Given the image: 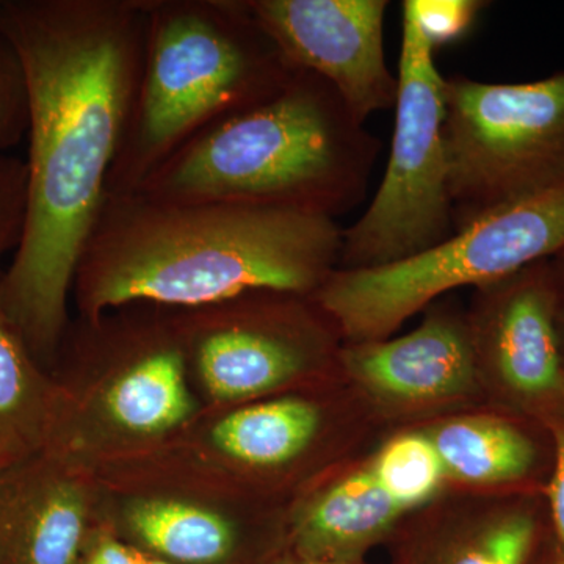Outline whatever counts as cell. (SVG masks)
<instances>
[{
  "label": "cell",
  "instance_id": "obj_1",
  "mask_svg": "<svg viewBox=\"0 0 564 564\" xmlns=\"http://www.w3.org/2000/svg\"><path fill=\"white\" fill-rule=\"evenodd\" d=\"M29 87L28 212L0 307L36 361L69 325L82 251L104 199L143 63V0H0Z\"/></svg>",
  "mask_w": 564,
  "mask_h": 564
},
{
  "label": "cell",
  "instance_id": "obj_2",
  "mask_svg": "<svg viewBox=\"0 0 564 564\" xmlns=\"http://www.w3.org/2000/svg\"><path fill=\"white\" fill-rule=\"evenodd\" d=\"M344 229L303 212L106 195L73 293L82 317L151 304L198 310L251 292L315 295L339 267Z\"/></svg>",
  "mask_w": 564,
  "mask_h": 564
},
{
  "label": "cell",
  "instance_id": "obj_3",
  "mask_svg": "<svg viewBox=\"0 0 564 564\" xmlns=\"http://www.w3.org/2000/svg\"><path fill=\"white\" fill-rule=\"evenodd\" d=\"M381 144L328 80L299 69L274 98L193 137L139 192L336 220L366 198Z\"/></svg>",
  "mask_w": 564,
  "mask_h": 564
},
{
  "label": "cell",
  "instance_id": "obj_4",
  "mask_svg": "<svg viewBox=\"0 0 564 564\" xmlns=\"http://www.w3.org/2000/svg\"><path fill=\"white\" fill-rule=\"evenodd\" d=\"M139 88L107 195L139 192L187 141L269 101L296 73L248 0H143Z\"/></svg>",
  "mask_w": 564,
  "mask_h": 564
},
{
  "label": "cell",
  "instance_id": "obj_5",
  "mask_svg": "<svg viewBox=\"0 0 564 564\" xmlns=\"http://www.w3.org/2000/svg\"><path fill=\"white\" fill-rule=\"evenodd\" d=\"M564 248V184L484 215L432 250L334 270L314 299L348 344L389 339L408 318L466 285L484 288Z\"/></svg>",
  "mask_w": 564,
  "mask_h": 564
},
{
  "label": "cell",
  "instance_id": "obj_6",
  "mask_svg": "<svg viewBox=\"0 0 564 564\" xmlns=\"http://www.w3.org/2000/svg\"><path fill=\"white\" fill-rule=\"evenodd\" d=\"M445 151L455 232L564 184V69L524 84L445 79Z\"/></svg>",
  "mask_w": 564,
  "mask_h": 564
},
{
  "label": "cell",
  "instance_id": "obj_7",
  "mask_svg": "<svg viewBox=\"0 0 564 564\" xmlns=\"http://www.w3.org/2000/svg\"><path fill=\"white\" fill-rule=\"evenodd\" d=\"M402 33L391 155L372 203L344 229L337 269L404 261L455 234L444 140L445 77L408 0Z\"/></svg>",
  "mask_w": 564,
  "mask_h": 564
},
{
  "label": "cell",
  "instance_id": "obj_8",
  "mask_svg": "<svg viewBox=\"0 0 564 564\" xmlns=\"http://www.w3.org/2000/svg\"><path fill=\"white\" fill-rule=\"evenodd\" d=\"M176 313L185 356L221 402L276 391L328 361L343 337L317 300L300 293L251 292Z\"/></svg>",
  "mask_w": 564,
  "mask_h": 564
},
{
  "label": "cell",
  "instance_id": "obj_9",
  "mask_svg": "<svg viewBox=\"0 0 564 564\" xmlns=\"http://www.w3.org/2000/svg\"><path fill=\"white\" fill-rule=\"evenodd\" d=\"M469 321L478 370L516 415L540 422L564 400L549 259L478 288Z\"/></svg>",
  "mask_w": 564,
  "mask_h": 564
},
{
  "label": "cell",
  "instance_id": "obj_10",
  "mask_svg": "<svg viewBox=\"0 0 564 564\" xmlns=\"http://www.w3.org/2000/svg\"><path fill=\"white\" fill-rule=\"evenodd\" d=\"M296 69L313 70L366 124L395 107L399 79L386 63L388 0H248Z\"/></svg>",
  "mask_w": 564,
  "mask_h": 564
},
{
  "label": "cell",
  "instance_id": "obj_11",
  "mask_svg": "<svg viewBox=\"0 0 564 564\" xmlns=\"http://www.w3.org/2000/svg\"><path fill=\"white\" fill-rule=\"evenodd\" d=\"M339 359L356 383L395 406L454 402L477 383L469 321L451 306L434 307L419 328L395 339L347 344Z\"/></svg>",
  "mask_w": 564,
  "mask_h": 564
},
{
  "label": "cell",
  "instance_id": "obj_12",
  "mask_svg": "<svg viewBox=\"0 0 564 564\" xmlns=\"http://www.w3.org/2000/svg\"><path fill=\"white\" fill-rule=\"evenodd\" d=\"M90 496L52 448L0 467V564H80Z\"/></svg>",
  "mask_w": 564,
  "mask_h": 564
},
{
  "label": "cell",
  "instance_id": "obj_13",
  "mask_svg": "<svg viewBox=\"0 0 564 564\" xmlns=\"http://www.w3.org/2000/svg\"><path fill=\"white\" fill-rule=\"evenodd\" d=\"M508 417H462L441 423L426 436L445 475L464 484L507 486L519 494H543L554 463L544 425Z\"/></svg>",
  "mask_w": 564,
  "mask_h": 564
},
{
  "label": "cell",
  "instance_id": "obj_14",
  "mask_svg": "<svg viewBox=\"0 0 564 564\" xmlns=\"http://www.w3.org/2000/svg\"><path fill=\"white\" fill-rule=\"evenodd\" d=\"M402 514L367 467L323 489L304 507L295 521L296 551L303 560L359 563Z\"/></svg>",
  "mask_w": 564,
  "mask_h": 564
},
{
  "label": "cell",
  "instance_id": "obj_15",
  "mask_svg": "<svg viewBox=\"0 0 564 564\" xmlns=\"http://www.w3.org/2000/svg\"><path fill=\"white\" fill-rule=\"evenodd\" d=\"M0 307V467L50 447L58 397Z\"/></svg>",
  "mask_w": 564,
  "mask_h": 564
},
{
  "label": "cell",
  "instance_id": "obj_16",
  "mask_svg": "<svg viewBox=\"0 0 564 564\" xmlns=\"http://www.w3.org/2000/svg\"><path fill=\"white\" fill-rule=\"evenodd\" d=\"M122 524L150 556L174 564H226L239 543L228 516L169 497L133 500L122 513Z\"/></svg>",
  "mask_w": 564,
  "mask_h": 564
},
{
  "label": "cell",
  "instance_id": "obj_17",
  "mask_svg": "<svg viewBox=\"0 0 564 564\" xmlns=\"http://www.w3.org/2000/svg\"><path fill=\"white\" fill-rule=\"evenodd\" d=\"M321 429V413L307 400L284 397L240 408L210 433L215 451L250 467H278L310 447Z\"/></svg>",
  "mask_w": 564,
  "mask_h": 564
},
{
  "label": "cell",
  "instance_id": "obj_18",
  "mask_svg": "<svg viewBox=\"0 0 564 564\" xmlns=\"http://www.w3.org/2000/svg\"><path fill=\"white\" fill-rule=\"evenodd\" d=\"M540 494L484 516L452 545L443 564H530L544 544L545 524Z\"/></svg>",
  "mask_w": 564,
  "mask_h": 564
},
{
  "label": "cell",
  "instance_id": "obj_19",
  "mask_svg": "<svg viewBox=\"0 0 564 564\" xmlns=\"http://www.w3.org/2000/svg\"><path fill=\"white\" fill-rule=\"evenodd\" d=\"M370 467L378 484L403 513L429 502L445 477L440 454L426 434L395 437Z\"/></svg>",
  "mask_w": 564,
  "mask_h": 564
},
{
  "label": "cell",
  "instance_id": "obj_20",
  "mask_svg": "<svg viewBox=\"0 0 564 564\" xmlns=\"http://www.w3.org/2000/svg\"><path fill=\"white\" fill-rule=\"evenodd\" d=\"M28 131V76L20 52L0 29V154H10Z\"/></svg>",
  "mask_w": 564,
  "mask_h": 564
},
{
  "label": "cell",
  "instance_id": "obj_21",
  "mask_svg": "<svg viewBox=\"0 0 564 564\" xmlns=\"http://www.w3.org/2000/svg\"><path fill=\"white\" fill-rule=\"evenodd\" d=\"M423 39L436 52L463 40L489 6L484 0H408Z\"/></svg>",
  "mask_w": 564,
  "mask_h": 564
},
{
  "label": "cell",
  "instance_id": "obj_22",
  "mask_svg": "<svg viewBox=\"0 0 564 564\" xmlns=\"http://www.w3.org/2000/svg\"><path fill=\"white\" fill-rule=\"evenodd\" d=\"M28 212V166L24 159L0 154V276L7 256L20 247Z\"/></svg>",
  "mask_w": 564,
  "mask_h": 564
},
{
  "label": "cell",
  "instance_id": "obj_23",
  "mask_svg": "<svg viewBox=\"0 0 564 564\" xmlns=\"http://www.w3.org/2000/svg\"><path fill=\"white\" fill-rule=\"evenodd\" d=\"M547 430L554 451L551 478L545 486L549 525L555 551L564 558V400L540 419Z\"/></svg>",
  "mask_w": 564,
  "mask_h": 564
},
{
  "label": "cell",
  "instance_id": "obj_24",
  "mask_svg": "<svg viewBox=\"0 0 564 564\" xmlns=\"http://www.w3.org/2000/svg\"><path fill=\"white\" fill-rule=\"evenodd\" d=\"M147 554L115 536L101 534L90 540L80 564H144Z\"/></svg>",
  "mask_w": 564,
  "mask_h": 564
},
{
  "label": "cell",
  "instance_id": "obj_25",
  "mask_svg": "<svg viewBox=\"0 0 564 564\" xmlns=\"http://www.w3.org/2000/svg\"><path fill=\"white\" fill-rule=\"evenodd\" d=\"M551 262L552 288H554L555 323L564 358V248L556 252Z\"/></svg>",
  "mask_w": 564,
  "mask_h": 564
},
{
  "label": "cell",
  "instance_id": "obj_26",
  "mask_svg": "<svg viewBox=\"0 0 564 564\" xmlns=\"http://www.w3.org/2000/svg\"><path fill=\"white\" fill-rule=\"evenodd\" d=\"M530 564H564V558L555 551L554 543H552L551 538L549 543L541 545L540 551H538V554L534 555V558Z\"/></svg>",
  "mask_w": 564,
  "mask_h": 564
},
{
  "label": "cell",
  "instance_id": "obj_27",
  "mask_svg": "<svg viewBox=\"0 0 564 564\" xmlns=\"http://www.w3.org/2000/svg\"><path fill=\"white\" fill-rule=\"evenodd\" d=\"M296 564H361V563H343V562H321V560H302Z\"/></svg>",
  "mask_w": 564,
  "mask_h": 564
},
{
  "label": "cell",
  "instance_id": "obj_28",
  "mask_svg": "<svg viewBox=\"0 0 564 564\" xmlns=\"http://www.w3.org/2000/svg\"><path fill=\"white\" fill-rule=\"evenodd\" d=\"M144 564H174V563L163 562V560L154 558V556L147 555V558H144Z\"/></svg>",
  "mask_w": 564,
  "mask_h": 564
}]
</instances>
